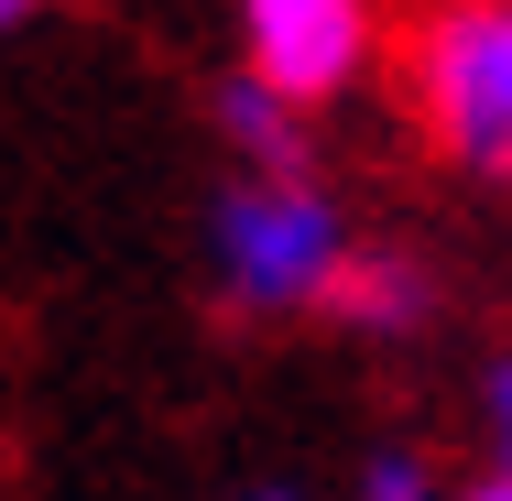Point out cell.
I'll return each mask as SVG.
<instances>
[{
    "mask_svg": "<svg viewBox=\"0 0 512 501\" xmlns=\"http://www.w3.org/2000/svg\"><path fill=\"white\" fill-rule=\"evenodd\" d=\"M349 262V207L316 186V164H251L207 207V284L229 316H316Z\"/></svg>",
    "mask_w": 512,
    "mask_h": 501,
    "instance_id": "6da1fadb",
    "label": "cell"
},
{
    "mask_svg": "<svg viewBox=\"0 0 512 501\" xmlns=\"http://www.w3.org/2000/svg\"><path fill=\"white\" fill-rule=\"evenodd\" d=\"M404 109L458 175L512 186V0H414Z\"/></svg>",
    "mask_w": 512,
    "mask_h": 501,
    "instance_id": "7a4b0ae2",
    "label": "cell"
},
{
    "mask_svg": "<svg viewBox=\"0 0 512 501\" xmlns=\"http://www.w3.org/2000/svg\"><path fill=\"white\" fill-rule=\"evenodd\" d=\"M240 66L295 109H338L382 66V0H240Z\"/></svg>",
    "mask_w": 512,
    "mask_h": 501,
    "instance_id": "3957f363",
    "label": "cell"
},
{
    "mask_svg": "<svg viewBox=\"0 0 512 501\" xmlns=\"http://www.w3.org/2000/svg\"><path fill=\"white\" fill-rule=\"evenodd\" d=\"M316 316H338V327H360V338H414V327L436 316V284H425L414 251H360V240H349V262H338V284H327Z\"/></svg>",
    "mask_w": 512,
    "mask_h": 501,
    "instance_id": "277c9868",
    "label": "cell"
},
{
    "mask_svg": "<svg viewBox=\"0 0 512 501\" xmlns=\"http://www.w3.org/2000/svg\"><path fill=\"white\" fill-rule=\"evenodd\" d=\"M218 131L240 142V164H306V109L284 99V88H262L251 66L218 88Z\"/></svg>",
    "mask_w": 512,
    "mask_h": 501,
    "instance_id": "5b68a950",
    "label": "cell"
},
{
    "mask_svg": "<svg viewBox=\"0 0 512 501\" xmlns=\"http://www.w3.org/2000/svg\"><path fill=\"white\" fill-rule=\"evenodd\" d=\"M349 501H436V469H425L414 447H382V458L349 480Z\"/></svg>",
    "mask_w": 512,
    "mask_h": 501,
    "instance_id": "8992f818",
    "label": "cell"
},
{
    "mask_svg": "<svg viewBox=\"0 0 512 501\" xmlns=\"http://www.w3.org/2000/svg\"><path fill=\"white\" fill-rule=\"evenodd\" d=\"M480 425H491V469H512V360H491L480 382Z\"/></svg>",
    "mask_w": 512,
    "mask_h": 501,
    "instance_id": "52a82bcc",
    "label": "cell"
},
{
    "mask_svg": "<svg viewBox=\"0 0 512 501\" xmlns=\"http://www.w3.org/2000/svg\"><path fill=\"white\" fill-rule=\"evenodd\" d=\"M458 501H512V469H491V480H469Z\"/></svg>",
    "mask_w": 512,
    "mask_h": 501,
    "instance_id": "ba28073f",
    "label": "cell"
},
{
    "mask_svg": "<svg viewBox=\"0 0 512 501\" xmlns=\"http://www.w3.org/2000/svg\"><path fill=\"white\" fill-rule=\"evenodd\" d=\"M229 501H306L295 480H262V491H229Z\"/></svg>",
    "mask_w": 512,
    "mask_h": 501,
    "instance_id": "9c48e42d",
    "label": "cell"
},
{
    "mask_svg": "<svg viewBox=\"0 0 512 501\" xmlns=\"http://www.w3.org/2000/svg\"><path fill=\"white\" fill-rule=\"evenodd\" d=\"M22 22H33V0H0V33H22Z\"/></svg>",
    "mask_w": 512,
    "mask_h": 501,
    "instance_id": "30bf717a",
    "label": "cell"
}]
</instances>
